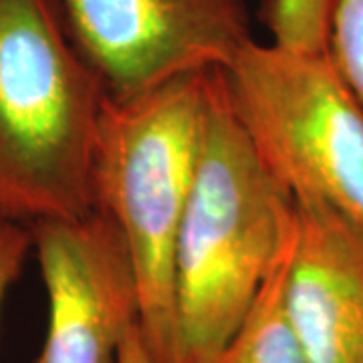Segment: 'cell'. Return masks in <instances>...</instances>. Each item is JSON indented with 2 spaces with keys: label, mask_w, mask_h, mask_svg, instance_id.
Wrapping results in <instances>:
<instances>
[{
  "label": "cell",
  "mask_w": 363,
  "mask_h": 363,
  "mask_svg": "<svg viewBox=\"0 0 363 363\" xmlns=\"http://www.w3.org/2000/svg\"><path fill=\"white\" fill-rule=\"evenodd\" d=\"M295 218V200L262 166L234 113L224 69L210 71L194 184L174 257L178 363L218 357Z\"/></svg>",
  "instance_id": "obj_1"
},
{
  "label": "cell",
  "mask_w": 363,
  "mask_h": 363,
  "mask_svg": "<svg viewBox=\"0 0 363 363\" xmlns=\"http://www.w3.org/2000/svg\"><path fill=\"white\" fill-rule=\"evenodd\" d=\"M107 91L51 0H0V214L93 212L91 172Z\"/></svg>",
  "instance_id": "obj_2"
},
{
  "label": "cell",
  "mask_w": 363,
  "mask_h": 363,
  "mask_svg": "<svg viewBox=\"0 0 363 363\" xmlns=\"http://www.w3.org/2000/svg\"><path fill=\"white\" fill-rule=\"evenodd\" d=\"M208 73L184 75L131 99L107 97L95 142L93 210L116 222L128 245L138 325L154 363H178L174 257L194 184Z\"/></svg>",
  "instance_id": "obj_3"
},
{
  "label": "cell",
  "mask_w": 363,
  "mask_h": 363,
  "mask_svg": "<svg viewBox=\"0 0 363 363\" xmlns=\"http://www.w3.org/2000/svg\"><path fill=\"white\" fill-rule=\"evenodd\" d=\"M226 91L262 166L293 200L337 212L363 238V105L329 51L248 43Z\"/></svg>",
  "instance_id": "obj_4"
},
{
  "label": "cell",
  "mask_w": 363,
  "mask_h": 363,
  "mask_svg": "<svg viewBox=\"0 0 363 363\" xmlns=\"http://www.w3.org/2000/svg\"><path fill=\"white\" fill-rule=\"evenodd\" d=\"M109 99L228 69L252 43L247 0H51Z\"/></svg>",
  "instance_id": "obj_5"
},
{
  "label": "cell",
  "mask_w": 363,
  "mask_h": 363,
  "mask_svg": "<svg viewBox=\"0 0 363 363\" xmlns=\"http://www.w3.org/2000/svg\"><path fill=\"white\" fill-rule=\"evenodd\" d=\"M28 228L49 303L35 363H119L121 345L140 321V297L116 222L93 210Z\"/></svg>",
  "instance_id": "obj_6"
},
{
  "label": "cell",
  "mask_w": 363,
  "mask_h": 363,
  "mask_svg": "<svg viewBox=\"0 0 363 363\" xmlns=\"http://www.w3.org/2000/svg\"><path fill=\"white\" fill-rule=\"evenodd\" d=\"M286 305L309 363H363V238L331 208L295 200Z\"/></svg>",
  "instance_id": "obj_7"
},
{
  "label": "cell",
  "mask_w": 363,
  "mask_h": 363,
  "mask_svg": "<svg viewBox=\"0 0 363 363\" xmlns=\"http://www.w3.org/2000/svg\"><path fill=\"white\" fill-rule=\"evenodd\" d=\"M295 234L297 218L245 321L212 363H309L286 305V279Z\"/></svg>",
  "instance_id": "obj_8"
},
{
  "label": "cell",
  "mask_w": 363,
  "mask_h": 363,
  "mask_svg": "<svg viewBox=\"0 0 363 363\" xmlns=\"http://www.w3.org/2000/svg\"><path fill=\"white\" fill-rule=\"evenodd\" d=\"M333 0H271L267 25L272 43L293 51H327Z\"/></svg>",
  "instance_id": "obj_9"
},
{
  "label": "cell",
  "mask_w": 363,
  "mask_h": 363,
  "mask_svg": "<svg viewBox=\"0 0 363 363\" xmlns=\"http://www.w3.org/2000/svg\"><path fill=\"white\" fill-rule=\"evenodd\" d=\"M327 51L363 105V0H333Z\"/></svg>",
  "instance_id": "obj_10"
},
{
  "label": "cell",
  "mask_w": 363,
  "mask_h": 363,
  "mask_svg": "<svg viewBox=\"0 0 363 363\" xmlns=\"http://www.w3.org/2000/svg\"><path fill=\"white\" fill-rule=\"evenodd\" d=\"M33 250V234L26 224L0 214V311L9 291L18 281L26 257Z\"/></svg>",
  "instance_id": "obj_11"
},
{
  "label": "cell",
  "mask_w": 363,
  "mask_h": 363,
  "mask_svg": "<svg viewBox=\"0 0 363 363\" xmlns=\"http://www.w3.org/2000/svg\"><path fill=\"white\" fill-rule=\"evenodd\" d=\"M119 363H154L147 347L143 343L142 333H140V325H135L128 333V337L121 345V355H119Z\"/></svg>",
  "instance_id": "obj_12"
}]
</instances>
